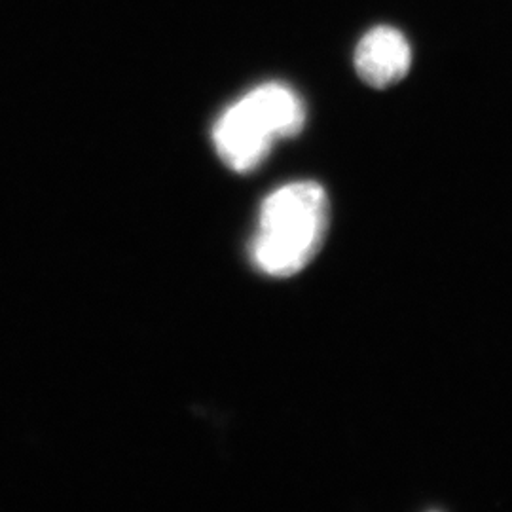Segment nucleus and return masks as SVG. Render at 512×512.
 <instances>
[{"label":"nucleus","instance_id":"obj_1","mask_svg":"<svg viewBox=\"0 0 512 512\" xmlns=\"http://www.w3.org/2000/svg\"><path fill=\"white\" fill-rule=\"evenodd\" d=\"M329 198L321 184L293 183L264 202L251 258L262 274L291 277L321 251L329 228Z\"/></svg>","mask_w":512,"mask_h":512},{"label":"nucleus","instance_id":"obj_2","mask_svg":"<svg viewBox=\"0 0 512 512\" xmlns=\"http://www.w3.org/2000/svg\"><path fill=\"white\" fill-rule=\"evenodd\" d=\"M306 109L294 90L262 84L220 114L213 141L220 160L236 173H251L268 158L275 141L298 135Z\"/></svg>","mask_w":512,"mask_h":512},{"label":"nucleus","instance_id":"obj_3","mask_svg":"<svg viewBox=\"0 0 512 512\" xmlns=\"http://www.w3.org/2000/svg\"><path fill=\"white\" fill-rule=\"evenodd\" d=\"M412 65V48L401 31L380 25L359 40L355 69L372 88H387L403 80Z\"/></svg>","mask_w":512,"mask_h":512}]
</instances>
